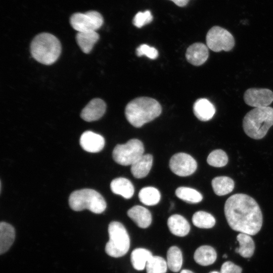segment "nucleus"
<instances>
[{"label": "nucleus", "instance_id": "7c9ffc66", "mask_svg": "<svg viewBox=\"0 0 273 273\" xmlns=\"http://www.w3.org/2000/svg\"><path fill=\"white\" fill-rule=\"evenodd\" d=\"M207 162L210 166L215 167H221L227 164L228 157L224 151L217 149L212 151L209 154Z\"/></svg>", "mask_w": 273, "mask_h": 273}, {"label": "nucleus", "instance_id": "dca6fc26", "mask_svg": "<svg viewBox=\"0 0 273 273\" xmlns=\"http://www.w3.org/2000/svg\"><path fill=\"white\" fill-rule=\"evenodd\" d=\"M193 112L198 119L202 121H207L213 117L215 113V108L213 104L208 99L200 98L194 104Z\"/></svg>", "mask_w": 273, "mask_h": 273}, {"label": "nucleus", "instance_id": "cd10ccee", "mask_svg": "<svg viewBox=\"0 0 273 273\" xmlns=\"http://www.w3.org/2000/svg\"><path fill=\"white\" fill-rule=\"evenodd\" d=\"M175 195L178 198L190 203H199L203 199V196L199 192L194 189L185 187L177 188Z\"/></svg>", "mask_w": 273, "mask_h": 273}, {"label": "nucleus", "instance_id": "6ab92c4d", "mask_svg": "<svg viewBox=\"0 0 273 273\" xmlns=\"http://www.w3.org/2000/svg\"><path fill=\"white\" fill-rule=\"evenodd\" d=\"M15 238L14 228L2 221L0 223V254L6 253L12 245Z\"/></svg>", "mask_w": 273, "mask_h": 273}, {"label": "nucleus", "instance_id": "9d476101", "mask_svg": "<svg viewBox=\"0 0 273 273\" xmlns=\"http://www.w3.org/2000/svg\"><path fill=\"white\" fill-rule=\"evenodd\" d=\"M169 167L176 175L187 176L195 172L197 163L191 155L185 153H178L170 158Z\"/></svg>", "mask_w": 273, "mask_h": 273}, {"label": "nucleus", "instance_id": "5701e85b", "mask_svg": "<svg viewBox=\"0 0 273 273\" xmlns=\"http://www.w3.org/2000/svg\"><path fill=\"white\" fill-rule=\"evenodd\" d=\"M237 240L240 246L235 249V252L244 258L251 257L254 254L255 246L251 236L240 233L237 235Z\"/></svg>", "mask_w": 273, "mask_h": 273}, {"label": "nucleus", "instance_id": "f3484780", "mask_svg": "<svg viewBox=\"0 0 273 273\" xmlns=\"http://www.w3.org/2000/svg\"><path fill=\"white\" fill-rule=\"evenodd\" d=\"M167 225L170 232L178 237H184L188 234L190 225L187 220L179 214L170 216L167 220Z\"/></svg>", "mask_w": 273, "mask_h": 273}, {"label": "nucleus", "instance_id": "423d86ee", "mask_svg": "<svg viewBox=\"0 0 273 273\" xmlns=\"http://www.w3.org/2000/svg\"><path fill=\"white\" fill-rule=\"evenodd\" d=\"M109 240L106 243L105 251L113 257L125 255L130 247V238L124 225L118 221H112L108 226Z\"/></svg>", "mask_w": 273, "mask_h": 273}, {"label": "nucleus", "instance_id": "7ed1b4c3", "mask_svg": "<svg viewBox=\"0 0 273 273\" xmlns=\"http://www.w3.org/2000/svg\"><path fill=\"white\" fill-rule=\"evenodd\" d=\"M32 57L37 62L46 65L54 63L61 53V44L54 35L43 32L36 35L30 44Z\"/></svg>", "mask_w": 273, "mask_h": 273}, {"label": "nucleus", "instance_id": "a211bd4d", "mask_svg": "<svg viewBox=\"0 0 273 273\" xmlns=\"http://www.w3.org/2000/svg\"><path fill=\"white\" fill-rule=\"evenodd\" d=\"M153 156L147 154L143 155L131 165V172L137 178L146 176L152 166Z\"/></svg>", "mask_w": 273, "mask_h": 273}, {"label": "nucleus", "instance_id": "4be33fe9", "mask_svg": "<svg viewBox=\"0 0 273 273\" xmlns=\"http://www.w3.org/2000/svg\"><path fill=\"white\" fill-rule=\"evenodd\" d=\"M217 254L215 249L208 245H203L198 248L194 254L195 261L199 264L207 266L216 260Z\"/></svg>", "mask_w": 273, "mask_h": 273}, {"label": "nucleus", "instance_id": "39448f33", "mask_svg": "<svg viewBox=\"0 0 273 273\" xmlns=\"http://www.w3.org/2000/svg\"><path fill=\"white\" fill-rule=\"evenodd\" d=\"M70 208L76 211L88 209L100 214L106 208V203L103 196L97 191L84 189L73 192L69 198Z\"/></svg>", "mask_w": 273, "mask_h": 273}, {"label": "nucleus", "instance_id": "72a5a7b5", "mask_svg": "<svg viewBox=\"0 0 273 273\" xmlns=\"http://www.w3.org/2000/svg\"><path fill=\"white\" fill-rule=\"evenodd\" d=\"M242 268L233 262L228 261L224 262L220 268V273H242Z\"/></svg>", "mask_w": 273, "mask_h": 273}, {"label": "nucleus", "instance_id": "ddd939ff", "mask_svg": "<svg viewBox=\"0 0 273 273\" xmlns=\"http://www.w3.org/2000/svg\"><path fill=\"white\" fill-rule=\"evenodd\" d=\"M80 145L87 152L97 153L104 148L105 139L101 135L88 130L81 134Z\"/></svg>", "mask_w": 273, "mask_h": 273}, {"label": "nucleus", "instance_id": "1a4fd4ad", "mask_svg": "<svg viewBox=\"0 0 273 273\" xmlns=\"http://www.w3.org/2000/svg\"><path fill=\"white\" fill-rule=\"evenodd\" d=\"M103 23L102 16L96 11L74 13L70 19L72 27L77 32L96 31Z\"/></svg>", "mask_w": 273, "mask_h": 273}, {"label": "nucleus", "instance_id": "e433bc0d", "mask_svg": "<svg viewBox=\"0 0 273 273\" xmlns=\"http://www.w3.org/2000/svg\"><path fill=\"white\" fill-rule=\"evenodd\" d=\"M209 273H220V272L217 271H213Z\"/></svg>", "mask_w": 273, "mask_h": 273}, {"label": "nucleus", "instance_id": "2f4dec72", "mask_svg": "<svg viewBox=\"0 0 273 273\" xmlns=\"http://www.w3.org/2000/svg\"><path fill=\"white\" fill-rule=\"evenodd\" d=\"M153 20L152 15L150 11L139 12L133 19V24L138 28H141L150 23Z\"/></svg>", "mask_w": 273, "mask_h": 273}, {"label": "nucleus", "instance_id": "aec40b11", "mask_svg": "<svg viewBox=\"0 0 273 273\" xmlns=\"http://www.w3.org/2000/svg\"><path fill=\"white\" fill-rule=\"evenodd\" d=\"M110 188L112 192L128 199L133 195L134 190L131 181L124 177L114 179L111 182Z\"/></svg>", "mask_w": 273, "mask_h": 273}, {"label": "nucleus", "instance_id": "c756f323", "mask_svg": "<svg viewBox=\"0 0 273 273\" xmlns=\"http://www.w3.org/2000/svg\"><path fill=\"white\" fill-rule=\"evenodd\" d=\"M167 267L166 261L159 256H153L146 266L147 273H166Z\"/></svg>", "mask_w": 273, "mask_h": 273}, {"label": "nucleus", "instance_id": "0eeeda50", "mask_svg": "<svg viewBox=\"0 0 273 273\" xmlns=\"http://www.w3.org/2000/svg\"><path fill=\"white\" fill-rule=\"evenodd\" d=\"M144 147L141 141L133 139L124 144L116 145L112 153L114 161L124 166L131 165L144 155Z\"/></svg>", "mask_w": 273, "mask_h": 273}, {"label": "nucleus", "instance_id": "6e6552de", "mask_svg": "<svg viewBox=\"0 0 273 273\" xmlns=\"http://www.w3.org/2000/svg\"><path fill=\"white\" fill-rule=\"evenodd\" d=\"M206 41L207 47L215 52H229L235 46L233 35L226 29L218 26H213L209 30Z\"/></svg>", "mask_w": 273, "mask_h": 273}, {"label": "nucleus", "instance_id": "4468645a", "mask_svg": "<svg viewBox=\"0 0 273 273\" xmlns=\"http://www.w3.org/2000/svg\"><path fill=\"white\" fill-rule=\"evenodd\" d=\"M209 56L207 46L201 42L192 44L187 49L186 57L188 61L195 66L203 64Z\"/></svg>", "mask_w": 273, "mask_h": 273}, {"label": "nucleus", "instance_id": "20e7f679", "mask_svg": "<svg viewBox=\"0 0 273 273\" xmlns=\"http://www.w3.org/2000/svg\"><path fill=\"white\" fill-rule=\"evenodd\" d=\"M273 125V108H254L249 111L243 119V127L250 138L259 140L266 134Z\"/></svg>", "mask_w": 273, "mask_h": 273}, {"label": "nucleus", "instance_id": "c9c22d12", "mask_svg": "<svg viewBox=\"0 0 273 273\" xmlns=\"http://www.w3.org/2000/svg\"><path fill=\"white\" fill-rule=\"evenodd\" d=\"M180 273H194L191 270H188V269H183L182 270Z\"/></svg>", "mask_w": 273, "mask_h": 273}, {"label": "nucleus", "instance_id": "9b49d317", "mask_svg": "<svg viewBox=\"0 0 273 273\" xmlns=\"http://www.w3.org/2000/svg\"><path fill=\"white\" fill-rule=\"evenodd\" d=\"M244 100L251 107H267L273 102V92L268 88H250L245 91Z\"/></svg>", "mask_w": 273, "mask_h": 273}, {"label": "nucleus", "instance_id": "f8f14e48", "mask_svg": "<svg viewBox=\"0 0 273 273\" xmlns=\"http://www.w3.org/2000/svg\"><path fill=\"white\" fill-rule=\"evenodd\" d=\"M106 109L105 102L101 99L95 98L92 99L82 109L80 117L87 122L96 121L104 115Z\"/></svg>", "mask_w": 273, "mask_h": 273}, {"label": "nucleus", "instance_id": "412c9836", "mask_svg": "<svg viewBox=\"0 0 273 273\" xmlns=\"http://www.w3.org/2000/svg\"><path fill=\"white\" fill-rule=\"evenodd\" d=\"M99 38V34L97 31L78 32L76 35L77 43L85 54L91 52Z\"/></svg>", "mask_w": 273, "mask_h": 273}, {"label": "nucleus", "instance_id": "c85d7f7f", "mask_svg": "<svg viewBox=\"0 0 273 273\" xmlns=\"http://www.w3.org/2000/svg\"><path fill=\"white\" fill-rule=\"evenodd\" d=\"M193 223L201 229H210L215 224V219L211 214L203 211L195 212L192 217Z\"/></svg>", "mask_w": 273, "mask_h": 273}, {"label": "nucleus", "instance_id": "f704fd0d", "mask_svg": "<svg viewBox=\"0 0 273 273\" xmlns=\"http://www.w3.org/2000/svg\"><path fill=\"white\" fill-rule=\"evenodd\" d=\"M173 2L176 5L179 7H184L186 6L189 2V0H170Z\"/></svg>", "mask_w": 273, "mask_h": 273}, {"label": "nucleus", "instance_id": "b1692460", "mask_svg": "<svg viewBox=\"0 0 273 273\" xmlns=\"http://www.w3.org/2000/svg\"><path fill=\"white\" fill-rule=\"evenodd\" d=\"M153 257L151 252L146 249L139 248L133 250L130 255L133 267L138 270H142L146 267L147 262Z\"/></svg>", "mask_w": 273, "mask_h": 273}, {"label": "nucleus", "instance_id": "a878e982", "mask_svg": "<svg viewBox=\"0 0 273 273\" xmlns=\"http://www.w3.org/2000/svg\"><path fill=\"white\" fill-rule=\"evenodd\" d=\"M160 198L161 195L158 190L153 187H144L139 193L140 201L148 206L156 205L160 201Z\"/></svg>", "mask_w": 273, "mask_h": 273}, {"label": "nucleus", "instance_id": "473e14b6", "mask_svg": "<svg viewBox=\"0 0 273 273\" xmlns=\"http://www.w3.org/2000/svg\"><path fill=\"white\" fill-rule=\"evenodd\" d=\"M136 54L139 57L145 56L151 59H155L158 56V51L146 44H141L137 48Z\"/></svg>", "mask_w": 273, "mask_h": 273}, {"label": "nucleus", "instance_id": "bb28decb", "mask_svg": "<svg viewBox=\"0 0 273 273\" xmlns=\"http://www.w3.org/2000/svg\"><path fill=\"white\" fill-rule=\"evenodd\" d=\"M167 264L169 269L173 272H178L183 264V254L176 246L170 247L167 252Z\"/></svg>", "mask_w": 273, "mask_h": 273}, {"label": "nucleus", "instance_id": "f257e3e1", "mask_svg": "<svg viewBox=\"0 0 273 273\" xmlns=\"http://www.w3.org/2000/svg\"><path fill=\"white\" fill-rule=\"evenodd\" d=\"M224 212L232 229L253 236L260 230L262 214L257 202L244 194H236L225 201Z\"/></svg>", "mask_w": 273, "mask_h": 273}, {"label": "nucleus", "instance_id": "f03ea898", "mask_svg": "<svg viewBox=\"0 0 273 273\" xmlns=\"http://www.w3.org/2000/svg\"><path fill=\"white\" fill-rule=\"evenodd\" d=\"M161 111V105L156 100L149 97H140L127 104L125 114L132 125L140 127L158 117Z\"/></svg>", "mask_w": 273, "mask_h": 273}, {"label": "nucleus", "instance_id": "2eb2a0df", "mask_svg": "<svg viewBox=\"0 0 273 273\" xmlns=\"http://www.w3.org/2000/svg\"><path fill=\"white\" fill-rule=\"evenodd\" d=\"M127 215L140 228H148L152 222V215L149 210L140 205H135L129 209Z\"/></svg>", "mask_w": 273, "mask_h": 273}, {"label": "nucleus", "instance_id": "393cba45", "mask_svg": "<svg viewBox=\"0 0 273 273\" xmlns=\"http://www.w3.org/2000/svg\"><path fill=\"white\" fill-rule=\"evenodd\" d=\"M211 185L215 194L218 196H223L229 194L233 190L235 186L234 180L228 176H220L214 177Z\"/></svg>", "mask_w": 273, "mask_h": 273}, {"label": "nucleus", "instance_id": "4c0bfd02", "mask_svg": "<svg viewBox=\"0 0 273 273\" xmlns=\"http://www.w3.org/2000/svg\"><path fill=\"white\" fill-rule=\"evenodd\" d=\"M227 255L226 254H224L223 255V257L224 258H227Z\"/></svg>", "mask_w": 273, "mask_h": 273}]
</instances>
